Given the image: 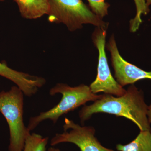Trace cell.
<instances>
[{
    "label": "cell",
    "instance_id": "3",
    "mask_svg": "<svg viewBox=\"0 0 151 151\" xmlns=\"http://www.w3.org/2000/svg\"><path fill=\"white\" fill-rule=\"evenodd\" d=\"M24 95L17 86L0 92V112L9 129V151H22L26 138L30 134L24 122Z\"/></svg>",
    "mask_w": 151,
    "mask_h": 151
},
{
    "label": "cell",
    "instance_id": "4",
    "mask_svg": "<svg viewBox=\"0 0 151 151\" xmlns=\"http://www.w3.org/2000/svg\"><path fill=\"white\" fill-rule=\"evenodd\" d=\"M49 21L65 24L70 31L91 24L106 29L108 24L102 20L82 0H49Z\"/></svg>",
    "mask_w": 151,
    "mask_h": 151
},
{
    "label": "cell",
    "instance_id": "5",
    "mask_svg": "<svg viewBox=\"0 0 151 151\" xmlns=\"http://www.w3.org/2000/svg\"><path fill=\"white\" fill-rule=\"evenodd\" d=\"M106 35L105 29L97 27L92 35L93 42L99 52V57L97 76L89 87L94 94L102 92L120 97L124 95L127 90L114 79L111 73L105 51Z\"/></svg>",
    "mask_w": 151,
    "mask_h": 151
},
{
    "label": "cell",
    "instance_id": "9",
    "mask_svg": "<svg viewBox=\"0 0 151 151\" xmlns=\"http://www.w3.org/2000/svg\"><path fill=\"white\" fill-rule=\"evenodd\" d=\"M92 11L101 19L108 15V9L110 4L105 0H87ZM137 13L134 18L130 21V29L132 32H135L139 29L142 22L141 17L142 14L146 15L149 12V7L145 0H134Z\"/></svg>",
    "mask_w": 151,
    "mask_h": 151
},
{
    "label": "cell",
    "instance_id": "6",
    "mask_svg": "<svg viewBox=\"0 0 151 151\" xmlns=\"http://www.w3.org/2000/svg\"><path fill=\"white\" fill-rule=\"evenodd\" d=\"M63 129L64 132L56 134L51 139L52 146L69 142L75 144L81 151H115L102 145L94 136L95 130L93 127L81 126L65 118Z\"/></svg>",
    "mask_w": 151,
    "mask_h": 151
},
{
    "label": "cell",
    "instance_id": "14",
    "mask_svg": "<svg viewBox=\"0 0 151 151\" xmlns=\"http://www.w3.org/2000/svg\"><path fill=\"white\" fill-rule=\"evenodd\" d=\"M47 151H61L58 148H55L54 147H51L49 148Z\"/></svg>",
    "mask_w": 151,
    "mask_h": 151
},
{
    "label": "cell",
    "instance_id": "2",
    "mask_svg": "<svg viewBox=\"0 0 151 151\" xmlns=\"http://www.w3.org/2000/svg\"><path fill=\"white\" fill-rule=\"evenodd\" d=\"M49 94L52 96L61 94L62 97L59 103L53 108L30 118L27 127L30 132L46 120H50L55 124L63 115L74 111L89 101H96L102 96L94 94L89 86L84 84L72 87L63 83H58L50 90Z\"/></svg>",
    "mask_w": 151,
    "mask_h": 151
},
{
    "label": "cell",
    "instance_id": "1",
    "mask_svg": "<svg viewBox=\"0 0 151 151\" xmlns=\"http://www.w3.org/2000/svg\"><path fill=\"white\" fill-rule=\"evenodd\" d=\"M148 106L145 102L142 90L132 85L124 95L115 97L111 94L102 95L90 105H85L79 112L82 126L93 114L103 113L122 116L129 119L140 131H151L147 116Z\"/></svg>",
    "mask_w": 151,
    "mask_h": 151
},
{
    "label": "cell",
    "instance_id": "11",
    "mask_svg": "<svg viewBox=\"0 0 151 151\" xmlns=\"http://www.w3.org/2000/svg\"><path fill=\"white\" fill-rule=\"evenodd\" d=\"M118 151H151V131H140L134 140L126 145L118 144Z\"/></svg>",
    "mask_w": 151,
    "mask_h": 151
},
{
    "label": "cell",
    "instance_id": "7",
    "mask_svg": "<svg viewBox=\"0 0 151 151\" xmlns=\"http://www.w3.org/2000/svg\"><path fill=\"white\" fill-rule=\"evenodd\" d=\"M111 52V60L117 82L123 86L133 84L143 79L151 80V71H146L127 62L119 53L113 36L110 38L107 46Z\"/></svg>",
    "mask_w": 151,
    "mask_h": 151
},
{
    "label": "cell",
    "instance_id": "13",
    "mask_svg": "<svg viewBox=\"0 0 151 151\" xmlns=\"http://www.w3.org/2000/svg\"><path fill=\"white\" fill-rule=\"evenodd\" d=\"M147 116L149 123L151 124V105L148 106L147 112Z\"/></svg>",
    "mask_w": 151,
    "mask_h": 151
},
{
    "label": "cell",
    "instance_id": "8",
    "mask_svg": "<svg viewBox=\"0 0 151 151\" xmlns=\"http://www.w3.org/2000/svg\"><path fill=\"white\" fill-rule=\"evenodd\" d=\"M0 76L14 82L24 95L29 97L35 94L46 81L43 77L14 70L6 63L1 62Z\"/></svg>",
    "mask_w": 151,
    "mask_h": 151
},
{
    "label": "cell",
    "instance_id": "10",
    "mask_svg": "<svg viewBox=\"0 0 151 151\" xmlns=\"http://www.w3.org/2000/svg\"><path fill=\"white\" fill-rule=\"evenodd\" d=\"M17 4L20 13L28 19H35L47 15L49 0H14Z\"/></svg>",
    "mask_w": 151,
    "mask_h": 151
},
{
    "label": "cell",
    "instance_id": "15",
    "mask_svg": "<svg viewBox=\"0 0 151 151\" xmlns=\"http://www.w3.org/2000/svg\"><path fill=\"white\" fill-rule=\"evenodd\" d=\"M146 2L148 6L149 7V6H151V0H146Z\"/></svg>",
    "mask_w": 151,
    "mask_h": 151
},
{
    "label": "cell",
    "instance_id": "16",
    "mask_svg": "<svg viewBox=\"0 0 151 151\" xmlns=\"http://www.w3.org/2000/svg\"><path fill=\"white\" fill-rule=\"evenodd\" d=\"M4 0H0V1H2Z\"/></svg>",
    "mask_w": 151,
    "mask_h": 151
},
{
    "label": "cell",
    "instance_id": "12",
    "mask_svg": "<svg viewBox=\"0 0 151 151\" xmlns=\"http://www.w3.org/2000/svg\"><path fill=\"white\" fill-rule=\"evenodd\" d=\"M48 139L36 133L29 134L26 138L22 151H46Z\"/></svg>",
    "mask_w": 151,
    "mask_h": 151
}]
</instances>
